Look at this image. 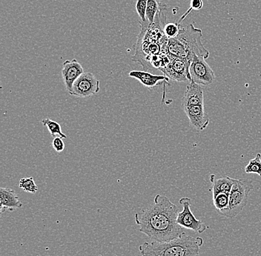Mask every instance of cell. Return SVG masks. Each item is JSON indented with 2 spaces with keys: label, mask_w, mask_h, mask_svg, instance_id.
<instances>
[{
  "label": "cell",
  "mask_w": 261,
  "mask_h": 256,
  "mask_svg": "<svg viewBox=\"0 0 261 256\" xmlns=\"http://www.w3.org/2000/svg\"><path fill=\"white\" fill-rule=\"evenodd\" d=\"M178 213V208L166 195L158 194L149 208L135 213V223L151 241H171L184 232L177 223Z\"/></svg>",
  "instance_id": "obj_1"
},
{
  "label": "cell",
  "mask_w": 261,
  "mask_h": 256,
  "mask_svg": "<svg viewBox=\"0 0 261 256\" xmlns=\"http://www.w3.org/2000/svg\"><path fill=\"white\" fill-rule=\"evenodd\" d=\"M201 237H192L184 232L177 239L168 241H146L139 247L141 256H200Z\"/></svg>",
  "instance_id": "obj_2"
},
{
  "label": "cell",
  "mask_w": 261,
  "mask_h": 256,
  "mask_svg": "<svg viewBox=\"0 0 261 256\" xmlns=\"http://www.w3.org/2000/svg\"><path fill=\"white\" fill-rule=\"evenodd\" d=\"M252 181L249 179H234L229 193L228 208L218 213L220 216L233 218L238 216L246 207L249 192L253 190Z\"/></svg>",
  "instance_id": "obj_3"
},
{
  "label": "cell",
  "mask_w": 261,
  "mask_h": 256,
  "mask_svg": "<svg viewBox=\"0 0 261 256\" xmlns=\"http://www.w3.org/2000/svg\"><path fill=\"white\" fill-rule=\"evenodd\" d=\"M202 37L201 29H197L191 23L186 27H182L175 39L185 50L188 59L192 60L193 54H196L206 60L210 56V52L203 46Z\"/></svg>",
  "instance_id": "obj_4"
},
{
  "label": "cell",
  "mask_w": 261,
  "mask_h": 256,
  "mask_svg": "<svg viewBox=\"0 0 261 256\" xmlns=\"http://www.w3.org/2000/svg\"><path fill=\"white\" fill-rule=\"evenodd\" d=\"M191 79L196 84L208 86L215 81V74L203 57L193 54L189 66Z\"/></svg>",
  "instance_id": "obj_5"
},
{
  "label": "cell",
  "mask_w": 261,
  "mask_h": 256,
  "mask_svg": "<svg viewBox=\"0 0 261 256\" xmlns=\"http://www.w3.org/2000/svg\"><path fill=\"white\" fill-rule=\"evenodd\" d=\"M179 203L182 206V211L179 212L177 217V223L179 226L185 229L190 230L197 233H203L208 226L197 219L191 210V200L189 198H181Z\"/></svg>",
  "instance_id": "obj_6"
},
{
  "label": "cell",
  "mask_w": 261,
  "mask_h": 256,
  "mask_svg": "<svg viewBox=\"0 0 261 256\" xmlns=\"http://www.w3.org/2000/svg\"><path fill=\"white\" fill-rule=\"evenodd\" d=\"M100 91V81L91 73H83L73 83L70 95L81 98L91 97Z\"/></svg>",
  "instance_id": "obj_7"
},
{
  "label": "cell",
  "mask_w": 261,
  "mask_h": 256,
  "mask_svg": "<svg viewBox=\"0 0 261 256\" xmlns=\"http://www.w3.org/2000/svg\"><path fill=\"white\" fill-rule=\"evenodd\" d=\"M170 63L161 71L164 76H167L169 79L179 82L191 81L192 79L189 73L191 60L188 58L180 57L170 56Z\"/></svg>",
  "instance_id": "obj_8"
},
{
  "label": "cell",
  "mask_w": 261,
  "mask_h": 256,
  "mask_svg": "<svg viewBox=\"0 0 261 256\" xmlns=\"http://www.w3.org/2000/svg\"><path fill=\"white\" fill-rule=\"evenodd\" d=\"M62 76L65 88L68 93H71L73 83L84 73L83 68L77 60H66L63 64Z\"/></svg>",
  "instance_id": "obj_9"
},
{
  "label": "cell",
  "mask_w": 261,
  "mask_h": 256,
  "mask_svg": "<svg viewBox=\"0 0 261 256\" xmlns=\"http://www.w3.org/2000/svg\"><path fill=\"white\" fill-rule=\"evenodd\" d=\"M184 112L190 125L199 131L205 130L210 124V118L204 110V106L184 107Z\"/></svg>",
  "instance_id": "obj_10"
},
{
  "label": "cell",
  "mask_w": 261,
  "mask_h": 256,
  "mask_svg": "<svg viewBox=\"0 0 261 256\" xmlns=\"http://www.w3.org/2000/svg\"><path fill=\"white\" fill-rule=\"evenodd\" d=\"M193 106H204L203 89L200 84L191 81L182 97V107L184 108Z\"/></svg>",
  "instance_id": "obj_11"
},
{
  "label": "cell",
  "mask_w": 261,
  "mask_h": 256,
  "mask_svg": "<svg viewBox=\"0 0 261 256\" xmlns=\"http://www.w3.org/2000/svg\"><path fill=\"white\" fill-rule=\"evenodd\" d=\"M130 77L134 78L140 81L145 87L149 89H154L163 83H167L169 79L164 75H155L146 71H130Z\"/></svg>",
  "instance_id": "obj_12"
},
{
  "label": "cell",
  "mask_w": 261,
  "mask_h": 256,
  "mask_svg": "<svg viewBox=\"0 0 261 256\" xmlns=\"http://www.w3.org/2000/svg\"><path fill=\"white\" fill-rule=\"evenodd\" d=\"M22 202L19 201L14 190L6 187L0 189V207L1 213L5 210L14 211L16 209L22 208Z\"/></svg>",
  "instance_id": "obj_13"
},
{
  "label": "cell",
  "mask_w": 261,
  "mask_h": 256,
  "mask_svg": "<svg viewBox=\"0 0 261 256\" xmlns=\"http://www.w3.org/2000/svg\"><path fill=\"white\" fill-rule=\"evenodd\" d=\"M210 180L212 184V194H216L218 192L230 193L234 182V179L229 176H216L215 174L210 175Z\"/></svg>",
  "instance_id": "obj_14"
},
{
  "label": "cell",
  "mask_w": 261,
  "mask_h": 256,
  "mask_svg": "<svg viewBox=\"0 0 261 256\" xmlns=\"http://www.w3.org/2000/svg\"><path fill=\"white\" fill-rule=\"evenodd\" d=\"M165 6V4L161 3V0H148L146 9V19L149 24L154 22L156 14Z\"/></svg>",
  "instance_id": "obj_15"
},
{
  "label": "cell",
  "mask_w": 261,
  "mask_h": 256,
  "mask_svg": "<svg viewBox=\"0 0 261 256\" xmlns=\"http://www.w3.org/2000/svg\"><path fill=\"white\" fill-rule=\"evenodd\" d=\"M213 195V204L217 212L223 211L228 208L229 203V193L228 192H218Z\"/></svg>",
  "instance_id": "obj_16"
},
{
  "label": "cell",
  "mask_w": 261,
  "mask_h": 256,
  "mask_svg": "<svg viewBox=\"0 0 261 256\" xmlns=\"http://www.w3.org/2000/svg\"><path fill=\"white\" fill-rule=\"evenodd\" d=\"M42 125L46 127L49 132H50V136L56 137L59 136L63 138H66V135L64 134L62 131L61 125L55 121L47 118L42 120Z\"/></svg>",
  "instance_id": "obj_17"
},
{
  "label": "cell",
  "mask_w": 261,
  "mask_h": 256,
  "mask_svg": "<svg viewBox=\"0 0 261 256\" xmlns=\"http://www.w3.org/2000/svg\"><path fill=\"white\" fill-rule=\"evenodd\" d=\"M246 174H255L261 177V154L257 153L255 157L249 161V164L245 167Z\"/></svg>",
  "instance_id": "obj_18"
},
{
  "label": "cell",
  "mask_w": 261,
  "mask_h": 256,
  "mask_svg": "<svg viewBox=\"0 0 261 256\" xmlns=\"http://www.w3.org/2000/svg\"><path fill=\"white\" fill-rule=\"evenodd\" d=\"M19 188L22 189L23 191L29 193L34 194L38 190L37 184L34 182V178H24L19 181Z\"/></svg>",
  "instance_id": "obj_19"
},
{
  "label": "cell",
  "mask_w": 261,
  "mask_h": 256,
  "mask_svg": "<svg viewBox=\"0 0 261 256\" xmlns=\"http://www.w3.org/2000/svg\"><path fill=\"white\" fill-rule=\"evenodd\" d=\"M181 29H182V25H181L180 22H177L175 23L170 22V23H167L165 25L163 32H164L165 36L169 40V39L175 38L178 35Z\"/></svg>",
  "instance_id": "obj_20"
},
{
  "label": "cell",
  "mask_w": 261,
  "mask_h": 256,
  "mask_svg": "<svg viewBox=\"0 0 261 256\" xmlns=\"http://www.w3.org/2000/svg\"><path fill=\"white\" fill-rule=\"evenodd\" d=\"M148 0H137L136 11L140 18V22H147L146 9Z\"/></svg>",
  "instance_id": "obj_21"
},
{
  "label": "cell",
  "mask_w": 261,
  "mask_h": 256,
  "mask_svg": "<svg viewBox=\"0 0 261 256\" xmlns=\"http://www.w3.org/2000/svg\"><path fill=\"white\" fill-rule=\"evenodd\" d=\"M52 147L57 153H61L64 151L65 145L61 137H55L52 141Z\"/></svg>",
  "instance_id": "obj_22"
},
{
  "label": "cell",
  "mask_w": 261,
  "mask_h": 256,
  "mask_svg": "<svg viewBox=\"0 0 261 256\" xmlns=\"http://www.w3.org/2000/svg\"><path fill=\"white\" fill-rule=\"evenodd\" d=\"M203 6V0H191L190 8H189V9L192 10H192L198 11V10L201 9Z\"/></svg>",
  "instance_id": "obj_23"
}]
</instances>
